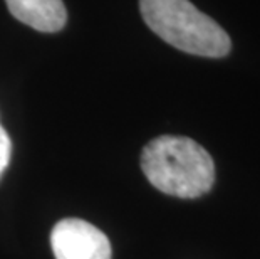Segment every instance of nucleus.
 Returning a JSON list of instances; mask_svg holds the SVG:
<instances>
[{
    "mask_svg": "<svg viewBox=\"0 0 260 259\" xmlns=\"http://www.w3.org/2000/svg\"><path fill=\"white\" fill-rule=\"evenodd\" d=\"M10 155H12V141L4 126L0 125V179H2L5 168L9 167Z\"/></svg>",
    "mask_w": 260,
    "mask_h": 259,
    "instance_id": "obj_5",
    "label": "nucleus"
},
{
    "mask_svg": "<svg viewBox=\"0 0 260 259\" xmlns=\"http://www.w3.org/2000/svg\"><path fill=\"white\" fill-rule=\"evenodd\" d=\"M51 246L56 259H111V242L82 219H62L54 225Z\"/></svg>",
    "mask_w": 260,
    "mask_h": 259,
    "instance_id": "obj_3",
    "label": "nucleus"
},
{
    "mask_svg": "<svg viewBox=\"0 0 260 259\" xmlns=\"http://www.w3.org/2000/svg\"><path fill=\"white\" fill-rule=\"evenodd\" d=\"M141 170L159 192L180 199H197L213 187V158L195 140L163 135L141 153Z\"/></svg>",
    "mask_w": 260,
    "mask_h": 259,
    "instance_id": "obj_1",
    "label": "nucleus"
},
{
    "mask_svg": "<svg viewBox=\"0 0 260 259\" xmlns=\"http://www.w3.org/2000/svg\"><path fill=\"white\" fill-rule=\"evenodd\" d=\"M140 10L149 29L180 51L202 57L230 52V36L190 0H140Z\"/></svg>",
    "mask_w": 260,
    "mask_h": 259,
    "instance_id": "obj_2",
    "label": "nucleus"
},
{
    "mask_svg": "<svg viewBox=\"0 0 260 259\" xmlns=\"http://www.w3.org/2000/svg\"><path fill=\"white\" fill-rule=\"evenodd\" d=\"M10 14L41 32H57L68 22L62 0H5Z\"/></svg>",
    "mask_w": 260,
    "mask_h": 259,
    "instance_id": "obj_4",
    "label": "nucleus"
}]
</instances>
